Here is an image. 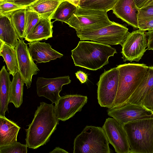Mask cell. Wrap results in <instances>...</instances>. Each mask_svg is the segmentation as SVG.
Here are the masks:
<instances>
[{
  "mask_svg": "<svg viewBox=\"0 0 153 153\" xmlns=\"http://www.w3.org/2000/svg\"><path fill=\"white\" fill-rule=\"evenodd\" d=\"M59 120L56 115L55 105L40 102L32 122L25 129L26 144L28 147L36 149L46 144L56 129Z\"/></svg>",
  "mask_w": 153,
  "mask_h": 153,
  "instance_id": "1",
  "label": "cell"
},
{
  "mask_svg": "<svg viewBox=\"0 0 153 153\" xmlns=\"http://www.w3.org/2000/svg\"><path fill=\"white\" fill-rule=\"evenodd\" d=\"M71 51L75 66L92 71L107 64L109 57L117 53L116 50L110 45L89 41H79Z\"/></svg>",
  "mask_w": 153,
  "mask_h": 153,
  "instance_id": "2",
  "label": "cell"
},
{
  "mask_svg": "<svg viewBox=\"0 0 153 153\" xmlns=\"http://www.w3.org/2000/svg\"><path fill=\"white\" fill-rule=\"evenodd\" d=\"M149 66L144 64L128 63L117 66L119 71L118 90L113 107L125 104L137 89Z\"/></svg>",
  "mask_w": 153,
  "mask_h": 153,
  "instance_id": "3",
  "label": "cell"
},
{
  "mask_svg": "<svg viewBox=\"0 0 153 153\" xmlns=\"http://www.w3.org/2000/svg\"><path fill=\"white\" fill-rule=\"evenodd\" d=\"M123 126L130 153H153V118L130 122Z\"/></svg>",
  "mask_w": 153,
  "mask_h": 153,
  "instance_id": "4",
  "label": "cell"
},
{
  "mask_svg": "<svg viewBox=\"0 0 153 153\" xmlns=\"http://www.w3.org/2000/svg\"><path fill=\"white\" fill-rule=\"evenodd\" d=\"M111 151L102 127L86 126L74 141V153H110Z\"/></svg>",
  "mask_w": 153,
  "mask_h": 153,
  "instance_id": "5",
  "label": "cell"
},
{
  "mask_svg": "<svg viewBox=\"0 0 153 153\" xmlns=\"http://www.w3.org/2000/svg\"><path fill=\"white\" fill-rule=\"evenodd\" d=\"M107 12L77 6L75 13L66 23L76 31L98 29L113 23L108 18Z\"/></svg>",
  "mask_w": 153,
  "mask_h": 153,
  "instance_id": "6",
  "label": "cell"
},
{
  "mask_svg": "<svg viewBox=\"0 0 153 153\" xmlns=\"http://www.w3.org/2000/svg\"><path fill=\"white\" fill-rule=\"evenodd\" d=\"M76 32L77 37L81 40H91L109 45H122L129 33L126 26L114 22L98 29L79 30Z\"/></svg>",
  "mask_w": 153,
  "mask_h": 153,
  "instance_id": "7",
  "label": "cell"
},
{
  "mask_svg": "<svg viewBox=\"0 0 153 153\" xmlns=\"http://www.w3.org/2000/svg\"><path fill=\"white\" fill-rule=\"evenodd\" d=\"M119 78L117 67L105 71L100 75L97 85V98L101 106L108 108L113 106L117 93Z\"/></svg>",
  "mask_w": 153,
  "mask_h": 153,
  "instance_id": "8",
  "label": "cell"
},
{
  "mask_svg": "<svg viewBox=\"0 0 153 153\" xmlns=\"http://www.w3.org/2000/svg\"><path fill=\"white\" fill-rule=\"evenodd\" d=\"M147 45L145 31L139 29L129 33L121 45L123 61H139L146 51Z\"/></svg>",
  "mask_w": 153,
  "mask_h": 153,
  "instance_id": "9",
  "label": "cell"
},
{
  "mask_svg": "<svg viewBox=\"0 0 153 153\" xmlns=\"http://www.w3.org/2000/svg\"><path fill=\"white\" fill-rule=\"evenodd\" d=\"M107 113L122 126L130 122L153 118V115L143 106L129 103L108 108Z\"/></svg>",
  "mask_w": 153,
  "mask_h": 153,
  "instance_id": "10",
  "label": "cell"
},
{
  "mask_svg": "<svg viewBox=\"0 0 153 153\" xmlns=\"http://www.w3.org/2000/svg\"><path fill=\"white\" fill-rule=\"evenodd\" d=\"M102 128L109 143L117 153H130L126 132L123 126L113 118L106 119Z\"/></svg>",
  "mask_w": 153,
  "mask_h": 153,
  "instance_id": "11",
  "label": "cell"
},
{
  "mask_svg": "<svg viewBox=\"0 0 153 153\" xmlns=\"http://www.w3.org/2000/svg\"><path fill=\"white\" fill-rule=\"evenodd\" d=\"M27 44L23 39H19L16 49L19 72L28 89L30 87L33 75L37 74L40 70L30 54Z\"/></svg>",
  "mask_w": 153,
  "mask_h": 153,
  "instance_id": "12",
  "label": "cell"
},
{
  "mask_svg": "<svg viewBox=\"0 0 153 153\" xmlns=\"http://www.w3.org/2000/svg\"><path fill=\"white\" fill-rule=\"evenodd\" d=\"M68 76L52 78L38 77L36 82V92L39 97H43L56 104L60 96L62 86L71 82Z\"/></svg>",
  "mask_w": 153,
  "mask_h": 153,
  "instance_id": "13",
  "label": "cell"
},
{
  "mask_svg": "<svg viewBox=\"0 0 153 153\" xmlns=\"http://www.w3.org/2000/svg\"><path fill=\"white\" fill-rule=\"evenodd\" d=\"M86 96L78 94L67 95L60 97L55 105L56 116L59 120L65 121L80 111L87 102Z\"/></svg>",
  "mask_w": 153,
  "mask_h": 153,
  "instance_id": "14",
  "label": "cell"
},
{
  "mask_svg": "<svg viewBox=\"0 0 153 153\" xmlns=\"http://www.w3.org/2000/svg\"><path fill=\"white\" fill-rule=\"evenodd\" d=\"M112 10L117 17L133 27L138 28L139 9L134 0H117Z\"/></svg>",
  "mask_w": 153,
  "mask_h": 153,
  "instance_id": "15",
  "label": "cell"
},
{
  "mask_svg": "<svg viewBox=\"0 0 153 153\" xmlns=\"http://www.w3.org/2000/svg\"><path fill=\"white\" fill-rule=\"evenodd\" d=\"M29 50L34 61L36 63L46 62L60 58L63 55L51 48V46L45 42L39 41L29 42Z\"/></svg>",
  "mask_w": 153,
  "mask_h": 153,
  "instance_id": "16",
  "label": "cell"
},
{
  "mask_svg": "<svg viewBox=\"0 0 153 153\" xmlns=\"http://www.w3.org/2000/svg\"><path fill=\"white\" fill-rule=\"evenodd\" d=\"M20 127L5 116H0V147L9 146L17 142Z\"/></svg>",
  "mask_w": 153,
  "mask_h": 153,
  "instance_id": "17",
  "label": "cell"
},
{
  "mask_svg": "<svg viewBox=\"0 0 153 153\" xmlns=\"http://www.w3.org/2000/svg\"><path fill=\"white\" fill-rule=\"evenodd\" d=\"M49 18L40 17L32 30L25 37V40L29 42L47 40L53 37V23Z\"/></svg>",
  "mask_w": 153,
  "mask_h": 153,
  "instance_id": "18",
  "label": "cell"
},
{
  "mask_svg": "<svg viewBox=\"0 0 153 153\" xmlns=\"http://www.w3.org/2000/svg\"><path fill=\"white\" fill-rule=\"evenodd\" d=\"M153 87V66H150L139 85L126 103L142 106L146 96Z\"/></svg>",
  "mask_w": 153,
  "mask_h": 153,
  "instance_id": "19",
  "label": "cell"
},
{
  "mask_svg": "<svg viewBox=\"0 0 153 153\" xmlns=\"http://www.w3.org/2000/svg\"><path fill=\"white\" fill-rule=\"evenodd\" d=\"M19 39L10 16H0V41L16 48Z\"/></svg>",
  "mask_w": 153,
  "mask_h": 153,
  "instance_id": "20",
  "label": "cell"
},
{
  "mask_svg": "<svg viewBox=\"0 0 153 153\" xmlns=\"http://www.w3.org/2000/svg\"><path fill=\"white\" fill-rule=\"evenodd\" d=\"M10 74L5 66H3L0 72V116H5L6 111L8 110L11 82Z\"/></svg>",
  "mask_w": 153,
  "mask_h": 153,
  "instance_id": "21",
  "label": "cell"
},
{
  "mask_svg": "<svg viewBox=\"0 0 153 153\" xmlns=\"http://www.w3.org/2000/svg\"><path fill=\"white\" fill-rule=\"evenodd\" d=\"M62 0H36L27 6L26 9L36 12L40 17L51 19L52 16Z\"/></svg>",
  "mask_w": 153,
  "mask_h": 153,
  "instance_id": "22",
  "label": "cell"
},
{
  "mask_svg": "<svg viewBox=\"0 0 153 153\" xmlns=\"http://www.w3.org/2000/svg\"><path fill=\"white\" fill-rule=\"evenodd\" d=\"M0 44V55L5 62L7 71L13 76L19 71L16 49L1 41Z\"/></svg>",
  "mask_w": 153,
  "mask_h": 153,
  "instance_id": "23",
  "label": "cell"
},
{
  "mask_svg": "<svg viewBox=\"0 0 153 153\" xmlns=\"http://www.w3.org/2000/svg\"><path fill=\"white\" fill-rule=\"evenodd\" d=\"M25 83L19 71L13 76L10 86L9 103H12L16 108L20 107L22 103Z\"/></svg>",
  "mask_w": 153,
  "mask_h": 153,
  "instance_id": "24",
  "label": "cell"
},
{
  "mask_svg": "<svg viewBox=\"0 0 153 153\" xmlns=\"http://www.w3.org/2000/svg\"><path fill=\"white\" fill-rule=\"evenodd\" d=\"M77 6L67 0H62L52 16L51 19L62 22L68 21L76 12Z\"/></svg>",
  "mask_w": 153,
  "mask_h": 153,
  "instance_id": "25",
  "label": "cell"
},
{
  "mask_svg": "<svg viewBox=\"0 0 153 153\" xmlns=\"http://www.w3.org/2000/svg\"><path fill=\"white\" fill-rule=\"evenodd\" d=\"M117 0H80L78 6L81 8L106 11L112 10Z\"/></svg>",
  "mask_w": 153,
  "mask_h": 153,
  "instance_id": "26",
  "label": "cell"
},
{
  "mask_svg": "<svg viewBox=\"0 0 153 153\" xmlns=\"http://www.w3.org/2000/svg\"><path fill=\"white\" fill-rule=\"evenodd\" d=\"M26 9L18 10L10 16L12 24L20 39L24 38Z\"/></svg>",
  "mask_w": 153,
  "mask_h": 153,
  "instance_id": "27",
  "label": "cell"
},
{
  "mask_svg": "<svg viewBox=\"0 0 153 153\" xmlns=\"http://www.w3.org/2000/svg\"><path fill=\"white\" fill-rule=\"evenodd\" d=\"M40 17L36 12L26 9L24 38L28 35L39 21Z\"/></svg>",
  "mask_w": 153,
  "mask_h": 153,
  "instance_id": "28",
  "label": "cell"
},
{
  "mask_svg": "<svg viewBox=\"0 0 153 153\" xmlns=\"http://www.w3.org/2000/svg\"><path fill=\"white\" fill-rule=\"evenodd\" d=\"M26 7L4 0H0V16H10L16 10L26 9Z\"/></svg>",
  "mask_w": 153,
  "mask_h": 153,
  "instance_id": "29",
  "label": "cell"
},
{
  "mask_svg": "<svg viewBox=\"0 0 153 153\" xmlns=\"http://www.w3.org/2000/svg\"><path fill=\"white\" fill-rule=\"evenodd\" d=\"M28 147L17 142L8 146L0 147V153H27Z\"/></svg>",
  "mask_w": 153,
  "mask_h": 153,
  "instance_id": "30",
  "label": "cell"
},
{
  "mask_svg": "<svg viewBox=\"0 0 153 153\" xmlns=\"http://www.w3.org/2000/svg\"><path fill=\"white\" fill-rule=\"evenodd\" d=\"M138 19L153 18V4L143 7L139 9Z\"/></svg>",
  "mask_w": 153,
  "mask_h": 153,
  "instance_id": "31",
  "label": "cell"
},
{
  "mask_svg": "<svg viewBox=\"0 0 153 153\" xmlns=\"http://www.w3.org/2000/svg\"><path fill=\"white\" fill-rule=\"evenodd\" d=\"M142 106L153 115V87L146 96Z\"/></svg>",
  "mask_w": 153,
  "mask_h": 153,
  "instance_id": "32",
  "label": "cell"
},
{
  "mask_svg": "<svg viewBox=\"0 0 153 153\" xmlns=\"http://www.w3.org/2000/svg\"><path fill=\"white\" fill-rule=\"evenodd\" d=\"M138 28L145 31L153 29V18L138 19Z\"/></svg>",
  "mask_w": 153,
  "mask_h": 153,
  "instance_id": "33",
  "label": "cell"
},
{
  "mask_svg": "<svg viewBox=\"0 0 153 153\" xmlns=\"http://www.w3.org/2000/svg\"><path fill=\"white\" fill-rule=\"evenodd\" d=\"M147 40V49L153 50V29L146 33Z\"/></svg>",
  "mask_w": 153,
  "mask_h": 153,
  "instance_id": "34",
  "label": "cell"
},
{
  "mask_svg": "<svg viewBox=\"0 0 153 153\" xmlns=\"http://www.w3.org/2000/svg\"><path fill=\"white\" fill-rule=\"evenodd\" d=\"M134 1L139 9L147 6L153 4V0H134Z\"/></svg>",
  "mask_w": 153,
  "mask_h": 153,
  "instance_id": "35",
  "label": "cell"
},
{
  "mask_svg": "<svg viewBox=\"0 0 153 153\" xmlns=\"http://www.w3.org/2000/svg\"><path fill=\"white\" fill-rule=\"evenodd\" d=\"M12 2L19 5L27 6L34 1L36 0H4Z\"/></svg>",
  "mask_w": 153,
  "mask_h": 153,
  "instance_id": "36",
  "label": "cell"
},
{
  "mask_svg": "<svg viewBox=\"0 0 153 153\" xmlns=\"http://www.w3.org/2000/svg\"><path fill=\"white\" fill-rule=\"evenodd\" d=\"M75 74L77 78L82 83H84L87 81L88 76L83 71H78L75 73Z\"/></svg>",
  "mask_w": 153,
  "mask_h": 153,
  "instance_id": "37",
  "label": "cell"
},
{
  "mask_svg": "<svg viewBox=\"0 0 153 153\" xmlns=\"http://www.w3.org/2000/svg\"><path fill=\"white\" fill-rule=\"evenodd\" d=\"M50 153H68V152L64 149L57 147L52 151L49 152Z\"/></svg>",
  "mask_w": 153,
  "mask_h": 153,
  "instance_id": "38",
  "label": "cell"
},
{
  "mask_svg": "<svg viewBox=\"0 0 153 153\" xmlns=\"http://www.w3.org/2000/svg\"><path fill=\"white\" fill-rule=\"evenodd\" d=\"M73 3L76 6H78L80 0H67Z\"/></svg>",
  "mask_w": 153,
  "mask_h": 153,
  "instance_id": "39",
  "label": "cell"
}]
</instances>
